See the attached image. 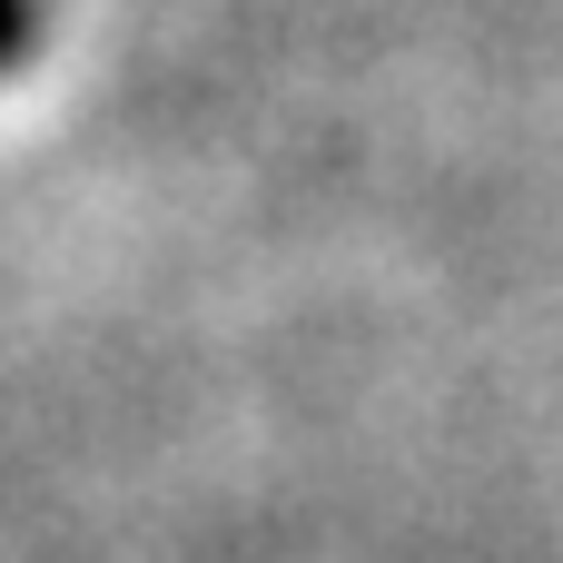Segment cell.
<instances>
[{
	"label": "cell",
	"instance_id": "obj_1",
	"mask_svg": "<svg viewBox=\"0 0 563 563\" xmlns=\"http://www.w3.org/2000/svg\"><path fill=\"white\" fill-rule=\"evenodd\" d=\"M40 30H49V0H0V79L40 59Z\"/></svg>",
	"mask_w": 563,
	"mask_h": 563
}]
</instances>
